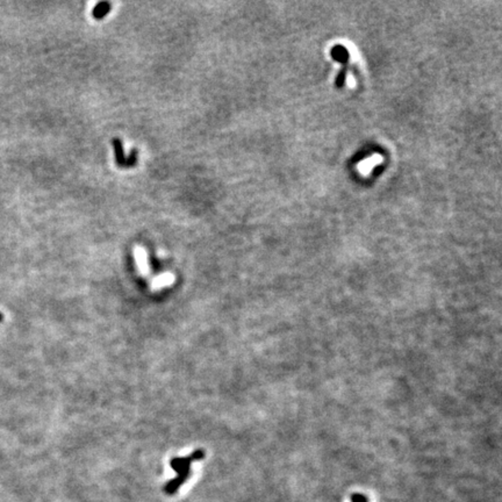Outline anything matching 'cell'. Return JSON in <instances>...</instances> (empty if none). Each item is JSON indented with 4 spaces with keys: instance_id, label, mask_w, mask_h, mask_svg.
<instances>
[{
    "instance_id": "3",
    "label": "cell",
    "mask_w": 502,
    "mask_h": 502,
    "mask_svg": "<svg viewBox=\"0 0 502 502\" xmlns=\"http://www.w3.org/2000/svg\"><path fill=\"white\" fill-rule=\"evenodd\" d=\"M113 145L115 147V156H117V162L119 165H125V158H123V151H122V145L119 138H114Z\"/></svg>"
},
{
    "instance_id": "6",
    "label": "cell",
    "mask_w": 502,
    "mask_h": 502,
    "mask_svg": "<svg viewBox=\"0 0 502 502\" xmlns=\"http://www.w3.org/2000/svg\"><path fill=\"white\" fill-rule=\"evenodd\" d=\"M135 162H136V151L133 150V152H131V155H130V157H129V160H128V165H134Z\"/></svg>"
},
{
    "instance_id": "5",
    "label": "cell",
    "mask_w": 502,
    "mask_h": 502,
    "mask_svg": "<svg viewBox=\"0 0 502 502\" xmlns=\"http://www.w3.org/2000/svg\"><path fill=\"white\" fill-rule=\"evenodd\" d=\"M351 502H368V499L361 494H353L351 496Z\"/></svg>"
},
{
    "instance_id": "1",
    "label": "cell",
    "mask_w": 502,
    "mask_h": 502,
    "mask_svg": "<svg viewBox=\"0 0 502 502\" xmlns=\"http://www.w3.org/2000/svg\"><path fill=\"white\" fill-rule=\"evenodd\" d=\"M203 457H204L203 452L197 451L190 457H186V458H174L171 460V466L177 473H178V475H177L174 480L169 481L166 484L165 486L166 494L172 495L178 491V488L184 484V481L188 478V475H190V464L192 460L201 459Z\"/></svg>"
},
{
    "instance_id": "4",
    "label": "cell",
    "mask_w": 502,
    "mask_h": 502,
    "mask_svg": "<svg viewBox=\"0 0 502 502\" xmlns=\"http://www.w3.org/2000/svg\"><path fill=\"white\" fill-rule=\"evenodd\" d=\"M108 11H109V5H108V4H107V3H102V4H99V5H98L96 8H94L93 15H94V18L100 19Z\"/></svg>"
},
{
    "instance_id": "2",
    "label": "cell",
    "mask_w": 502,
    "mask_h": 502,
    "mask_svg": "<svg viewBox=\"0 0 502 502\" xmlns=\"http://www.w3.org/2000/svg\"><path fill=\"white\" fill-rule=\"evenodd\" d=\"M380 160H381L380 156H373V157H369L368 159L360 162L359 165H358V169H359V171L361 172V174H369V172L371 171L378 163H380Z\"/></svg>"
},
{
    "instance_id": "7",
    "label": "cell",
    "mask_w": 502,
    "mask_h": 502,
    "mask_svg": "<svg viewBox=\"0 0 502 502\" xmlns=\"http://www.w3.org/2000/svg\"><path fill=\"white\" fill-rule=\"evenodd\" d=\"M2 320H3V314H2V313H0V321H2Z\"/></svg>"
}]
</instances>
